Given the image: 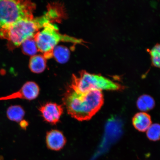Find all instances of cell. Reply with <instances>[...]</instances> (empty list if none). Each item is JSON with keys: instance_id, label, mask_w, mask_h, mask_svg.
Masks as SVG:
<instances>
[{"instance_id": "obj_1", "label": "cell", "mask_w": 160, "mask_h": 160, "mask_svg": "<svg viewBox=\"0 0 160 160\" xmlns=\"http://www.w3.org/2000/svg\"><path fill=\"white\" fill-rule=\"evenodd\" d=\"M62 100L68 114L80 121L91 119L101 109L104 103L103 96L100 90L80 93L69 87L64 95Z\"/></svg>"}, {"instance_id": "obj_2", "label": "cell", "mask_w": 160, "mask_h": 160, "mask_svg": "<svg viewBox=\"0 0 160 160\" xmlns=\"http://www.w3.org/2000/svg\"><path fill=\"white\" fill-rule=\"evenodd\" d=\"M52 21L47 13L38 17L19 20L0 30V38L7 39L11 49L19 47L25 40L33 38L39 30Z\"/></svg>"}, {"instance_id": "obj_3", "label": "cell", "mask_w": 160, "mask_h": 160, "mask_svg": "<svg viewBox=\"0 0 160 160\" xmlns=\"http://www.w3.org/2000/svg\"><path fill=\"white\" fill-rule=\"evenodd\" d=\"M34 39L38 51L43 53L46 59L53 57V50L60 42L79 44L85 43L83 40L60 33L57 26L52 23L46 24L41 31L36 34Z\"/></svg>"}, {"instance_id": "obj_4", "label": "cell", "mask_w": 160, "mask_h": 160, "mask_svg": "<svg viewBox=\"0 0 160 160\" xmlns=\"http://www.w3.org/2000/svg\"><path fill=\"white\" fill-rule=\"evenodd\" d=\"M36 7L29 1L0 0V30L19 20L32 18Z\"/></svg>"}, {"instance_id": "obj_5", "label": "cell", "mask_w": 160, "mask_h": 160, "mask_svg": "<svg viewBox=\"0 0 160 160\" xmlns=\"http://www.w3.org/2000/svg\"><path fill=\"white\" fill-rule=\"evenodd\" d=\"M69 88L78 93H83L94 90L121 91L124 87L101 75L93 74L85 71L72 77Z\"/></svg>"}, {"instance_id": "obj_6", "label": "cell", "mask_w": 160, "mask_h": 160, "mask_svg": "<svg viewBox=\"0 0 160 160\" xmlns=\"http://www.w3.org/2000/svg\"><path fill=\"white\" fill-rule=\"evenodd\" d=\"M39 92V87L37 83L33 82H27L18 91L5 97H0V101L16 99L31 101L37 98Z\"/></svg>"}, {"instance_id": "obj_7", "label": "cell", "mask_w": 160, "mask_h": 160, "mask_svg": "<svg viewBox=\"0 0 160 160\" xmlns=\"http://www.w3.org/2000/svg\"><path fill=\"white\" fill-rule=\"evenodd\" d=\"M39 110L45 121L52 125L58 122L63 112L62 105L52 102H48L42 105Z\"/></svg>"}, {"instance_id": "obj_8", "label": "cell", "mask_w": 160, "mask_h": 160, "mask_svg": "<svg viewBox=\"0 0 160 160\" xmlns=\"http://www.w3.org/2000/svg\"><path fill=\"white\" fill-rule=\"evenodd\" d=\"M46 139L48 148L54 151H58L62 149L67 142L63 133L57 130L48 132Z\"/></svg>"}, {"instance_id": "obj_9", "label": "cell", "mask_w": 160, "mask_h": 160, "mask_svg": "<svg viewBox=\"0 0 160 160\" xmlns=\"http://www.w3.org/2000/svg\"><path fill=\"white\" fill-rule=\"evenodd\" d=\"M132 123L134 127L138 131L145 132L152 125L151 117L148 114L144 112L137 113L133 118Z\"/></svg>"}, {"instance_id": "obj_10", "label": "cell", "mask_w": 160, "mask_h": 160, "mask_svg": "<svg viewBox=\"0 0 160 160\" xmlns=\"http://www.w3.org/2000/svg\"><path fill=\"white\" fill-rule=\"evenodd\" d=\"M25 112L21 105H11L8 108L6 114L10 121L19 123L25 117Z\"/></svg>"}, {"instance_id": "obj_11", "label": "cell", "mask_w": 160, "mask_h": 160, "mask_svg": "<svg viewBox=\"0 0 160 160\" xmlns=\"http://www.w3.org/2000/svg\"><path fill=\"white\" fill-rule=\"evenodd\" d=\"M43 55H35L32 57L29 61V68L33 72H42L46 67V60Z\"/></svg>"}, {"instance_id": "obj_12", "label": "cell", "mask_w": 160, "mask_h": 160, "mask_svg": "<svg viewBox=\"0 0 160 160\" xmlns=\"http://www.w3.org/2000/svg\"><path fill=\"white\" fill-rule=\"evenodd\" d=\"M70 55L68 49L63 46H56L53 50V57L60 63L67 62L69 59Z\"/></svg>"}, {"instance_id": "obj_13", "label": "cell", "mask_w": 160, "mask_h": 160, "mask_svg": "<svg viewBox=\"0 0 160 160\" xmlns=\"http://www.w3.org/2000/svg\"><path fill=\"white\" fill-rule=\"evenodd\" d=\"M138 108L142 111H149L155 107L154 100L151 96L143 95L141 96L137 101Z\"/></svg>"}, {"instance_id": "obj_14", "label": "cell", "mask_w": 160, "mask_h": 160, "mask_svg": "<svg viewBox=\"0 0 160 160\" xmlns=\"http://www.w3.org/2000/svg\"><path fill=\"white\" fill-rule=\"evenodd\" d=\"M21 45L23 53L28 55L32 57L39 51L34 38L25 40Z\"/></svg>"}, {"instance_id": "obj_15", "label": "cell", "mask_w": 160, "mask_h": 160, "mask_svg": "<svg viewBox=\"0 0 160 160\" xmlns=\"http://www.w3.org/2000/svg\"><path fill=\"white\" fill-rule=\"evenodd\" d=\"M149 52L152 65L160 68V43L155 45L151 49L149 50Z\"/></svg>"}, {"instance_id": "obj_16", "label": "cell", "mask_w": 160, "mask_h": 160, "mask_svg": "<svg viewBox=\"0 0 160 160\" xmlns=\"http://www.w3.org/2000/svg\"><path fill=\"white\" fill-rule=\"evenodd\" d=\"M147 135L151 141H156L160 139V125L158 123L151 125L147 130Z\"/></svg>"}, {"instance_id": "obj_17", "label": "cell", "mask_w": 160, "mask_h": 160, "mask_svg": "<svg viewBox=\"0 0 160 160\" xmlns=\"http://www.w3.org/2000/svg\"><path fill=\"white\" fill-rule=\"evenodd\" d=\"M28 125V122L25 120H22V121L19 123V125L20 127L23 129L26 130Z\"/></svg>"}]
</instances>
